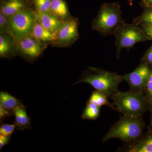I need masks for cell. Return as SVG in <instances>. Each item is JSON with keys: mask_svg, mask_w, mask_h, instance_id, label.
Listing matches in <instances>:
<instances>
[{"mask_svg": "<svg viewBox=\"0 0 152 152\" xmlns=\"http://www.w3.org/2000/svg\"><path fill=\"white\" fill-rule=\"evenodd\" d=\"M123 80L122 75L115 73L88 67L74 85L82 83L89 84L95 90L111 98L119 91V86Z\"/></svg>", "mask_w": 152, "mask_h": 152, "instance_id": "cell-1", "label": "cell"}, {"mask_svg": "<svg viewBox=\"0 0 152 152\" xmlns=\"http://www.w3.org/2000/svg\"><path fill=\"white\" fill-rule=\"evenodd\" d=\"M142 8L152 7V0H140L139 3Z\"/></svg>", "mask_w": 152, "mask_h": 152, "instance_id": "cell-29", "label": "cell"}, {"mask_svg": "<svg viewBox=\"0 0 152 152\" xmlns=\"http://www.w3.org/2000/svg\"><path fill=\"white\" fill-rule=\"evenodd\" d=\"M140 26L141 27L144 33L145 34L149 39L152 40V26L143 25Z\"/></svg>", "mask_w": 152, "mask_h": 152, "instance_id": "cell-26", "label": "cell"}, {"mask_svg": "<svg viewBox=\"0 0 152 152\" xmlns=\"http://www.w3.org/2000/svg\"><path fill=\"white\" fill-rule=\"evenodd\" d=\"M152 70L149 65L141 62L134 70L122 77L129 84L130 91L144 94Z\"/></svg>", "mask_w": 152, "mask_h": 152, "instance_id": "cell-7", "label": "cell"}, {"mask_svg": "<svg viewBox=\"0 0 152 152\" xmlns=\"http://www.w3.org/2000/svg\"><path fill=\"white\" fill-rule=\"evenodd\" d=\"M24 9L23 0H7L1 4V12L9 19Z\"/></svg>", "mask_w": 152, "mask_h": 152, "instance_id": "cell-13", "label": "cell"}, {"mask_svg": "<svg viewBox=\"0 0 152 152\" xmlns=\"http://www.w3.org/2000/svg\"><path fill=\"white\" fill-rule=\"evenodd\" d=\"M26 1H28V0H26Z\"/></svg>", "mask_w": 152, "mask_h": 152, "instance_id": "cell-32", "label": "cell"}, {"mask_svg": "<svg viewBox=\"0 0 152 152\" xmlns=\"http://www.w3.org/2000/svg\"><path fill=\"white\" fill-rule=\"evenodd\" d=\"M108 98V97L103 93L99 91L95 90L92 93L89 99L87 102L94 103L99 107L107 106L112 110L117 111L116 108L115 107L113 104L109 102Z\"/></svg>", "mask_w": 152, "mask_h": 152, "instance_id": "cell-17", "label": "cell"}, {"mask_svg": "<svg viewBox=\"0 0 152 152\" xmlns=\"http://www.w3.org/2000/svg\"><path fill=\"white\" fill-rule=\"evenodd\" d=\"M145 123L142 116L123 115L112 125L102 139V143L113 138L118 139L124 143L137 140L143 134Z\"/></svg>", "mask_w": 152, "mask_h": 152, "instance_id": "cell-2", "label": "cell"}, {"mask_svg": "<svg viewBox=\"0 0 152 152\" xmlns=\"http://www.w3.org/2000/svg\"><path fill=\"white\" fill-rule=\"evenodd\" d=\"M10 140V137L0 135V149L2 148L9 143Z\"/></svg>", "mask_w": 152, "mask_h": 152, "instance_id": "cell-28", "label": "cell"}, {"mask_svg": "<svg viewBox=\"0 0 152 152\" xmlns=\"http://www.w3.org/2000/svg\"><path fill=\"white\" fill-rule=\"evenodd\" d=\"M50 13L63 21L69 18L67 6L64 0H52Z\"/></svg>", "mask_w": 152, "mask_h": 152, "instance_id": "cell-16", "label": "cell"}, {"mask_svg": "<svg viewBox=\"0 0 152 152\" xmlns=\"http://www.w3.org/2000/svg\"><path fill=\"white\" fill-rule=\"evenodd\" d=\"M115 38L117 57L119 58L120 52L123 49H130L137 43L149 40L141 27L134 23L123 22L114 34Z\"/></svg>", "mask_w": 152, "mask_h": 152, "instance_id": "cell-5", "label": "cell"}, {"mask_svg": "<svg viewBox=\"0 0 152 152\" xmlns=\"http://www.w3.org/2000/svg\"><path fill=\"white\" fill-rule=\"evenodd\" d=\"M12 42L11 39L4 34L0 36V56L1 57H8L12 51Z\"/></svg>", "mask_w": 152, "mask_h": 152, "instance_id": "cell-20", "label": "cell"}, {"mask_svg": "<svg viewBox=\"0 0 152 152\" xmlns=\"http://www.w3.org/2000/svg\"><path fill=\"white\" fill-rule=\"evenodd\" d=\"M16 127L15 123L13 124H3L0 127V135L10 137Z\"/></svg>", "mask_w": 152, "mask_h": 152, "instance_id": "cell-22", "label": "cell"}, {"mask_svg": "<svg viewBox=\"0 0 152 152\" xmlns=\"http://www.w3.org/2000/svg\"><path fill=\"white\" fill-rule=\"evenodd\" d=\"M16 42L19 52L28 59L37 58L40 56L44 50L42 43L31 35L26 36Z\"/></svg>", "mask_w": 152, "mask_h": 152, "instance_id": "cell-9", "label": "cell"}, {"mask_svg": "<svg viewBox=\"0 0 152 152\" xmlns=\"http://www.w3.org/2000/svg\"><path fill=\"white\" fill-rule=\"evenodd\" d=\"M143 9L142 13L133 19V23L140 26H152V7L144 8Z\"/></svg>", "mask_w": 152, "mask_h": 152, "instance_id": "cell-19", "label": "cell"}, {"mask_svg": "<svg viewBox=\"0 0 152 152\" xmlns=\"http://www.w3.org/2000/svg\"><path fill=\"white\" fill-rule=\"evenodd\" d=\"M34 2L38 12H50L52 0H34Z\"/></svg>", "mask_w": 152, "mask_h": 152, "instance_id": "cell-21", "label": "cell"}, {"mask_svg": "<svg viewBox=\"0 0 152 152\" xmlns=\"http://www.w3.org/2000/svg\"><path fill=\"white\" fill-rule=\"evenodd\" d=\"M124 21L119 3H104L101 6L96 17L94 19L92 28L102 35L107 37L114 34Z\"/></svg>", "mask_w": 152, "mask_h": 152, "instance_id": "cell-4", "label": "cell"}, {"mask_svg": "<svg viewBox=\"0 0 152 152\" xmlns=\"http://www.w3.org/2000/svg\"><path fill=\"white\" fill-rule=\"evenodd\" d=\"M36 20V13L23 9L9 19L8 33L17 41L30 35Z\"/></svg>", "mask_w": 152, "mask_h": 152, "instance_id": "cell-6", "label": "cell"}, {"mask_svg": "<svg viewBox=\"0 0 152 152\" xmlns=\"http://www.w3.org/2000/svg\"><path fill=\"white\" fill-rule=\"evenodd\" d=\"M79 20L76 18H69L64 21L56 33L53 43L59 46H69L78 39Z\"/></svg>", "mask_w": 152, "mask_h": 152, "instance_id": "cell-8", "label": "cell"}, {"mask_svg": "<svg viewBox=\"0 0 152 152\" xmlns=\"http://www.w3.org/2000/svg\"><path fill=\"white\" fill-rule=\"evenodd\" d=\"M141 62L145 63L149 65H152V45L147 50L141 59Z\"/></svg>", "mask_w": 152, "mask_h": 152, "instance_id": "cell-25", "label": "cell"}, {"mask_svg": "<svg viewBox=\"0 0 152 152\" xmlns=\"http://www.w3.org/2000/svg\"><path fill=\"white\" fill-rule=\"evenodd\" d=\"M111 99L117 111L123 115L140 116L151 108L149 102L143 93L135 92L130 90L126 92L119 91Z\"/></svg>", "mask_w": 152, "mask_h": 152, "instance_id": "cell-3", "label": "cell"}, {"mask_svg": "<svg viewBox=\"0 0 152 152\" xmlns=\"http://www.w3.org/2000/svg\"><path fill=\"white\" fill-rule=\"evenodd\" d=\"M126 1H127L129 2V3L130 5H132L133 0H126Z\"/></svg>", "mask_w": 152, "mask_h": 152, "instance_id": "cell-30", "label": "cell"}, {"mask_svg": "<svg viewBox=\"0 0 152 152\" xmlns=\"http://www.w3.org/2000/svg\"><path fill=\"white\" fill-rule=\"evenodd\" d=\"M14 115L18 130H23L31 129V119L27 114L25 106L17 108L14 110Z\"/></svg>", "mask_w": 152, "mask_h": 152, "instance_id": "cell-14", "label": "cell"}, {"mask_svg": "<svg viewBox=\"0 0 152 152\" xmlns=\"http://www.w3.org/2000/svg\"><path fill=\"white\" fill-rule=\"evenodd\" d=\"M150 110H151L152 113V104L151 105V108H150Z\"/></svg>", "mask_w": 152, "mask_h": 152, "instance_id": "cell-31", "label": "cell"}, {"mask_svg": "<svg viewBox=\"0 0 152 152\" xmlns=\"http://www.w3.org/2000/svg\"><path fill=\"white\" fill-rule=\"evenodd\" d=\"M118 152H152V130L144 133L135 141L124 144Z\"/></svg>", "mask_w": 152, "mask_h": 152, "instance_id": "cell-10", "label": "cell"}, {"mask_svg": "<svg viewBox=\"0 0 152 152\" xmlns=\"http://www.w3.org/2000/svg\"><path fill=\"white\" fill-rule=\"evenodd\" d=\"M144 94L145 95L151 106L152 104V70L146 85Z\"/></svg>", "mask_w": 152, "mask_h": 152, "instance_id": "cell-23", "label": "cell"}, {"mask_svg": "<svg viewBox=\"0 0 152 152\" xmlns=\"http://www.w3.org/2000/svg\"><path fill=\"white\" fill-rule=\"evenodd\" d=\"M12 115H13L12 113L5 108L1 104H0V118H5L6 117L10 116Z\"/></svg>", "mask_w": 152, "mask_h": 152, "instance_id": "cell-27", "label": "cell"}, {"mask_svg": "<svg viewBox=\"0 0 152 152\" xmlns=\"http://www.w3.org/2000/svg\"><path fill=\"white\" fill-rule=\"evenodd\" d=\"M101 107L92 102H86V106L83 114L82 118L83 119L96 120L99 116Z\"/></svg>", "mask_w": 152, "mask_h": 152, "instance_id": "cell-18", "label": "cell"}, {"mask_svg": "<svg viewBox=\"0 0 152 152\" xmlns=\"http://www.w3.org/2000/svg\"><path fill=\"white\" fill-rule=\"evenodd\" d=\"M0 104L13 115L14 110L17 108L24 106L21 101L18 99L7 92H0Z\"/></svg>", "mask_w": 152, "mask_h": 152, "instance_id": "cell-15", "label": "cell"}, {"mask_svg": "<svg viewBox=\"0 0 152 152\" xmlns=\"http://www.w3.org/2000/svg\"><path fill=\"white\" fill-rule=\"evenodd\" d=\"M9 19L4 14L0 12V28L1 34L8 32V29Z\"/></svg>", "mask_w": 152, "mask_h": 152, "instance_id": "cell-24", "label": "cell"}, {"mask_svg": "<svg viewBox=\"0 0 152 152\" xmlns=\"http://www.w3.org/2000/svg\"><path fill=\"white\" fill-rule=\"evenodd\" d=\"M36 15L37 20L53 34H56L64 21L49 12H37Z\"/></svg>", "mask_w": 152, "mask_h": 152, "instance_id": "cell-11", "label": "cell"}, {"mask_svg": "<svg viewBox=\"0 0 152 152\" xmlns=\"http://www.w3.org/2000/svg\"><path fill=\"white\" fill-rule=\"evenodd\" d=\"M31 35L42 43L53 42L56 38V34L51 32L37 20L33 27Z\"/></svg>", "mask_w": 152, "mask_h": 152, "instance_id": "cell-12", "label": "cell"}]
</instances>
